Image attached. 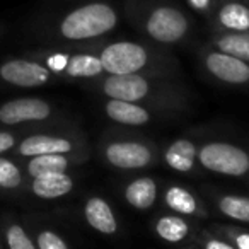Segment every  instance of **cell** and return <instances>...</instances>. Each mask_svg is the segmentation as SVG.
<instances>
[{"label": "cell", "mask_w": 249, "mask_h": 249, "mask_svg": "<svg viewBox=\"0 0 249 249\" xmlns=\"http://www.w3.org/2000/svg\"><path fill=\"white\" fill-rule=\"evenodd\" d=\"M72 186H73L72 178L67 176L65 173H58V174H48V176L35 178L33 191H35L36 196L52 200V198H58L67 195L72 190Z\"/></svg>", "instance_id": "cell-11"}, {"label": "cell", "mask_w": 249, "mask_h": 249, "mask_svg": "<svg viewBox=\"0 0 249 249\" xmlns=\"http://www.w3.org/2000/svg\"><path fill=\"white\" fill-rule=\"evenodd\" d=\"M0 77L19 87H36L48 82L50 70L29 60H11L0 67Z\"/></svg>", "instance_id": "cell-5"}, {"label": "cell", "mask_w": 249, "mask_h": 249, "mask_svg": "<svg viewBox=\"0 0 249 249\" xmlns=\"http://www.w3.org/2000/svg\"><path fill=\"white\" fill-rule=\"evenodd\" d=\"M7 242L11 249H35L31 239L24 232V229L19 225H12L7 231Z\"/></svg>", "instance_id": "cell-24"}, {"label": "cell", "mask_w": 249, "mask_h": 249, "mask_svg": "<svg viewBox=\"0 0 249 249\" xmlns=\"http://www.w3.org/2000/svg\"><path fill=\"white\" fill-rule=\"evenodd\" d=\"M196 149L190 140H176L166 152V162L173 169L186 173L193 167Z\"/></svg>", "instance_id": "cell-15"}, {"label": "cell", "mask_w": 249, "mask_h": 249, "mask_svg": "<svg viewBox=\"0 0 249 249\" xmlns=\"http://www.w3.org/2000/svg\"><path fill=\"white\" fill-rule=\"evenodd\" d=\"M218 22L231 31H249V7L241 2H227L218 9Z\"/></svg>", "instance_id": "cell-14"}, {"label": "cell", "mask_w": 249, "mask_h": 249, "mask_svg": "<svg viewBox=\"0 0 249 249\" xmlns=\"http://www.w3.org/2000/svg\"><path fill=\"white\" fill-rule=\"evenodd\" d=\"M220 210L235 220L249 222V198L224 196L220 200Z\"/></svg>", "instance_id": "cell-22"}, {"label": "cell", "mask_w": 249, "mask_h": 249, "mask_svg": "<svg viewBox=\"0 0 249 249\" xmlns=\"http://www.w3.org/2000/svg\"><path fill=\"white\" fill-rule=\"evenodd\" d=\"M149 90V84L143 77L137 73H123V75H111L104 82V92L111 99L118 101H139Z\"/></svg>", "instance_id": "cell-7"}, {"label": "cell", "mask_w": 249, "mask_h": 249, "mask_svg": "<svg viewBox=\"0 0 249 249\" xmlns=\"http://www.w3.org/2000/svg\"><path fill=\"white\" fill-rule=\"evenodd\" d=\"M101 63H103V69L111 75L135 73L147 63V52L143 46L137 43H113L103 50Z\"/></svg>", "instance_id": "cell-3"}, {"label": "cell", "mask_w": 249, "mask_h": 249, "mask_svg": "<svg viewBox=\"0 0 249 249\" xmlns=\"http://www.w3.org/2000/svg\"><path fill=\"white\" fill-rule=\"evenodd\" d=\"M67 166L69 162L62 154H45V156H36L29 162V174L33 178H41L48 174L65 173Z\"/></svg>", "instance_id": "cell-17"}, {"label": "cell", "mask_w": 249, "mask_h": 249, "mask_svg": "<svg viewBox=\"0 0 249 249\" xmlns=\"http://www.w3.org/2000/svg\"><path fill=\"white\" fill-rule=\"evenodd\" d=\"M157 186L150 178H140L135 179L126 188V200L135 208H149L156 201Z\"/></svg>", "instance_id": "cell-16"}, {"label": "cell", "mask_w": 249, "mask_h": 249, "mask_svg": "<svg viewBox=\"0 0 249 249\" xmlns=\"http://www.w3.org/2000/svg\"><path fill=\"white\" fill-rule=\"evenodd\" d=\"M86 218L96 231L113 234L116 231V220L109 205L101 198H90L86 205Z\"/></svg>", "instance_id": "cell-12"}, {"label": "cell", "mask_w": 249, "mask_h": 249, "mask_svg": "<svg viewBox=\"0 0 249 249\" xmlns=\"http://www.w3.org/2000/svg\"><path fill=\"white\" fill-rule=\"evenodd\" d=\"M38 244L39 249H69L62 237L50 231H45L38 235Z\"/></svg>", "instance_id": "cell-25"}, {"label": "cell", "mask_w": 249, "mask_h": 249, "mask_svg": "<svg viewBox=\"0 0 249 249\" xmlns=\"http://www.w3.org/2000/svg\"><path fill=\"white\" fill-rule=\"evenodd\" d=\"M118 24V16L104 2H90L70 11L60 22V35L72 41L90 39L111 31Z\"/></svg>", "instance_id": "cell-1"}, {"label": "cell", "mask_w": 249, "mask_h": 249, "mask_svg": "<svg viewBox=\"0 0 249 249\" xmlns=\"http://www.w3.org/2000/svg\"><path fill=\"white\" fill-rule=\"evenodd\" d=\"M213 0H188V4L195 9V11H207L212 5Z\"/></svg>", "instance_id": "cell-28"}, {"label": "cell", "mask_w": 249, "mask_h": 249, "mask_svg": "<svg viewBox=\"0 0 249 249\" xmlns=\"http://www.w3.org/2000/svg\"><path fill=\"white\" fill-rule=\"evenodd\" d=\"M166 203L169 205L173 210L179 212V213H193L196 210V201L191 196L190 191H186L184 188L173 186L166 193Z\"/></svg>", "instance_id": "cell-21"}, {"label": "cell", "mask_w": 249, "mask_h": 249, "mask_svg": "<svg viewBox=\"0 0 249 249\" xmlns=\"http://www.w3.org/2000/svg\"><path fill=\"white\" fill-rule=\"evenodd\" d=\"M147 33L156 41L176 43L186 35L188 19L181 11L171 5H160L150 12L147 19Z\"/></svg>", "instance_id": "cell-4"}, {"label": "cell", "mask_w": 249, "mask_h": 249, "mask_svg": "<svg viewBox=\"0 0 249 249\" xmlns=\"http://www.w3.org/2000/svg\"><path fill=\"white\" fill-rule=\"evenodd\" d=\"M237 239V248L239 249H249V234H241Z\"/></svg>", "instance_id": "cell-30"}, {"label": "cell", "mask_w": 249, "mask_h": 249, "mask_svg": "<svg viewBox=\"0 0 249 249\" xmlns=\"http://www.w3.org/2000/svg\"><path fill=\"white\" fill-rule=\"evenodd\" d=\"M207 67L217 79L231 84H242L249 80V67L246 62L227 53H210L207 56Z\"/></svg>", "instance_id": "cell-8"}, {"label": "cell", "mask_w": 249, "mask_h": 249, "mask_svg": "<svg viewBox=\"0 0 249 249\" xmlns=\"http://www.w3.org/2000/svg\"><path fill=\"white\" fill-rule=\"evenodd\" d=\"M67 56H63V55H55V56H50V60H48V63H50V67H52L53 70H62V69H65V65H67Z\"/></svg>", "instance_id": "cell-27"}, {"label": "cell", "mask_w": 249, "mask_h": 249, "mask_svg": "<svg viewBox=\"0 0 249 249\" xmlns=\"http://www.w3.org/2000/svg\"><path fill=\"white\" fill-rule=\"evenodd\" d=\"M12 145H14V137H12L11 133L0 132V154L9 150Z\"/></svg>", "instance_id": "cell-26"}, {"label": "cell", "mask_w": 249, "mask_h": 249, "mask_svg": "<svg viewBox=\"0 0 249 249\" xmlns=\"http://www.w3.org/2000/svg\"><path fill=\"white\" fill-rule=\"evenodd\" d=\"M106 157L113 166L137 169L150 162V152L145 145L135 142H116L106 149Z\"/></svg>", "instance_id": "cell-9"}, {"label": "cell", "mask_w": 249, "mask_h": 249, "mask_svg": "<svg viewBox=\"0 0 249 249\" xmlns=\"http://www.w3.org/2000/svg\"><path fill=\"white\" fill-rule=\"evenodd\" d=\"M207 249H234L232 246H229V244H225V242H222V241H210L207 244Z\"/></svg>", "instance_id": "cell-29"}, {"label": "cell", "mask_w": 249, "mask_h": 249, "mask_svg": "<svg viewBox=\"0 0 249 249\" xmlns=\"http://www.w3.org/2000/svg\"><path fill=\"white\" fill-rule=\"evenodd\" d=\"M200 162L207 169L229 176H242L249 169V157L244 150L229 143H208L200 150Z\"/></svg>", "instance_id": "cell-2"}, {"label": "cell", "mask_w": 249, "mask_h": 249, "mask_svg": "<svg viewBox=\"0 0 249 249\" xmlns=\"http://www.w3.org/2000/svg\"><path fill=\"white\" fill-rule=\"evenodd\" d=\"M50 114V106L41 99L24 97L5 103L0 107V121L5 124H18L21 121L45 120Z\"/></svg>", "instance_id": "cell-6"}, {"label": "cell", "mask_w": 249, "mask_h": 249, "mask_svg": "<svg viewBox=\"0 0 249 249\" xmlns=\"http://www.w3.org/2000/svg\"><path fill=\"white\" fill-rule=\"evenodd\" d=\"M65 70L72 77H94L103 72V63L101 58L92 55H73L67 60Z\"/></svg>", "instance_id": "cell-18"}, {"label": "cell", "mask_w": 249, "mask_h": 249, "mask_svg": "<svg viewBox=\"0 0 249 249\" xmlns=\"http://www.w3.org/2000/svg\"><path fill=\"white\" fill-rule=\"evenodd\" d=\"M21 183V173L18 166L11 160L0 157V186L2 188H16Z\"/></svg>", "instance_id": "cell-23"}, {"label": "cell", "mask_w": 249, "mask_h": 249, "mask_svg": "<svg viewBox=\"0 0 249 249\" xmlns=\"http://www.w3.org/2000/svg\"><path fill=\"white\" fill-rule=\"evenodd\" d=\"M106 113L111 120L124 124H143L149 121V113L143 107L128 101H109L106 106Z\"/></svg>", "instance_id": "cell-13"}, {"label": "cell", "mask_w": 249, "mask_h": 249, "mask_svg": "<svg viewBox=\"0 0 249 249\" xmlns=\"http://www.w3.org/2000/svg\"><path fill=\"white\" fill-rule=\"evenodd\" d=\"M217 46L222 53L232 55L242 62H249V35L246 33L224 36L217 41Z\"/></svg>", "instance_id": "cell-19"}, {"label": "cell", "mask_w": 249, "mask_h": 249, "mask_svg": "<svg viewBox=\"0 0 249 249\" xmlns=\"http://www.w3.org/2000/svg\"><path fill=\"white\" fill-rule=\"evenodd\" d=\"M157 234L169 242H179L186 237L188 224L179 217H162L157 222Z\"/></svg>", "instance_id": "cell-20"}, {"label": "cell", "mask_w": 249, "mask_h": 249, "mask_svg": "<svg viewBox=\"0 0 249 249\" xmlns=\"http://www.w3.org/2000/svg\"><path fill=\"white\" fill-rule=\"evenodd\" d=\"M72 149L69 140L56 137L35 135L26 139L19 147L22 156H45V154H65Z\"/></svg>", "instance_id": "cell-10"}]
</instances>
